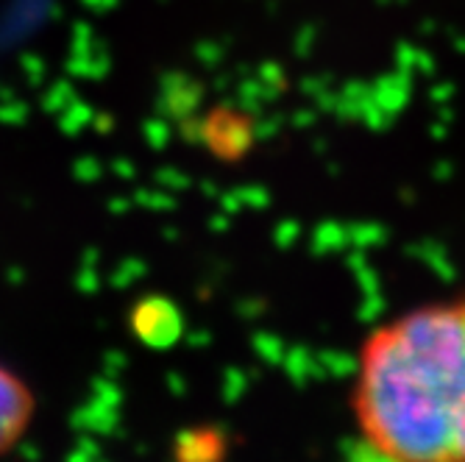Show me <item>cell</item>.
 I'll use <instances>...</instances> for the list:
<instances>
[{
	"instance_id": "2",
	"label": "cell",
	"mask_w": 465,
	"mask_h": 462,
	"mask_svg": "<svg viewBox=\"0 0 465 462\" xmlns=\"http://www.w3.org/2000/svg\"><path fill=\"white\" fill-rule=\"evenodd\" d=\"M36 401L15 370L0 365V454L15 448L34 424Z\"/></svg>"
},
{
	"instance_id": "1",
	"label": "cell",
	"mask_w": 465,
	"mask_h": 462,
	"mask_svg": "<svg viewBox=\"0 0 465 462\" xmlns=\"http://www.w3.org/2000/svg\"><path fill=\"white\" fill-rule=\"evenodd\" d=\"M349 412L376 462H465V296L371 329L357 349Z\"/></svg>"
}]
</instances>
